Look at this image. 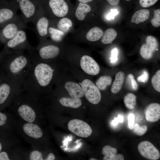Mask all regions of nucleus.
<instances>
[{
    "label": "nucleus",
    "mask_w": 160,
    "mask_h": 160,
    "mask_svg": "<svg viewBox=\"0 0 160 160\" xmlns=\"http://www.w3.org/2000/svg\"><path fill=\"white\" fill-rule=\"evenodd\" d=\"M28 52L32 59V64L21 91L41 100L42 95L50 86L55 69L52 65L38 57L35 47Z\"/></svg>",
    "instance_id": "f257e3e1"
},
{
    "label": "nucleus",
    "mask_w": 160,
    "mask_h": 160,
    "mask_svg": "<svg viewBox=\"0 0 160 160\" xmlns=\"http://www.w3.org/2000/svg\"><path fill=\"white\" fill-rule=\"evenodd\" d=\"M9 107V112L17 119L41 126L43 109L39 99L21 91Z\"/></svg>",
    "instance_id": "f03ea898"
},
{
    "label": "nucleus",
    "mask_w": 160,
    "mask_h": 160,
    "mask_svg": "<svg viewBox=\"0 0 160 160\" xmlns=\"http://www.w3.org/2000/svg\"><path fill=\"white\" fill-rule=\"evenodd\" d=\"M32 63L31 57L28 54L19 52L7 54L3 63L7 75L14 80L21 89Z\"/></svg>",
    "instance_id": "7ed1b4c3"
},
{
    "label": "nucleus",
    "mask_w": 160,
    "mask_h": 160,
    "mask_svg": "<svg viewBox=\"0 0 160 160\" xmlns=\"http://www.w3.org/2000/svg\"><path fill=\"white\" fill-rule=\"evenodd\" d=\"M15 128L16 133L30 144L31 147L42 150L44 145L45 135L40 125L16 118Z\"/></svg>",
    "instance_id": "20e7f679"
},
{
    "label": "nucleus",
    "mask_w": 160,
    "mask_h": 160,
    "mask_svg": "<svg viewBox=\"0 0 160 160\" xmlns=\"http://www.w3.org/2000/svg\"><path fill=\"white\" fill-rule=\"evenodd\" d=\"M21 91L17 82L6 74L0 86V111L9 107Z\"/></svg>",
    "instance_id": "39448f33"
},
{
    "label": "nucleus",
    "mask_w": 160,
    "mask_h": 160,
    "mask_svg": "<svg viewBox=\"0 0 160 160\" xmlns=\"http://www.w3.org/2000/svg\"><path fill=\"white\" fill-rule=\"evenodd\" d=\"M33 48L28 41L24 29H22L14 37L6 42L5 53L8 54L14 52H24L25 50L28 51Z\"/></svg>",
    "instance_id": "423d86ee"
},
{
    "label": "nucleus",
    "mask_w": 160,
    "mask_h": 160,
    "mask_svg": "<svg viewBox=\"0 0 160 160\" xmlns=\"http://www.w3.org/2000/svg\"><path fill=\"white\" fill-rule=\"evenodd\" d=\"M44 11L52 19L63 17L68 12V7L64 0H41Z\"/></svg>",
    "instance_id": "0eeeda50"
},
{
    "label": "nucleus",
    "mask_w": 160,
    "mask_h": 160,
    "mask_svg": "<svg viewBox=\"0 0 160 160\" xmlns=\"http://www.w3.org/2000/svg\"><path fill=\"white\" fill-rule=\"evenodd\" d=\"M29 28L21 15H16L5 24L0 33L1 38L7 42L14 37L20 30Z\"/></svg>",
    "instance_id": "6e6552de"
},
{
    "label": "nucleus",
    "mask_w": 160,
    "mask_h": 160,
    "mask_svg": "<svg viewBox=\"0 0 160 160\" xmlns=\"http://www.w3.org/2000/svg\"><path fill=\"white\" fill-rule=\"evenodd\" d=\"M25 22H31L42 5L41 0H15Z\"/></svg>",
    "instance_id": "1a4fd4ad"
},
{
    "label": "nucleus",
    "mask_w": 160,
    "mask_h": 160,
    "mask_svg": "<svg viewBox=\"0 0 160 160\" xmlns=\"http://www.w3.org/2000/svg\"><path fill=\"white\" fill-rule=\"evenodd\" d=\"M35 48L38 57L44 61L55 59L60 52V49L58 46L52 43L47 42L45 40L40 41Z\"/></svg>",
    "instance_id": "9d476101"
},
{
    "label": "nucleus",
    "mask_w": 160,
    "mask_h": 160,
    "mask_svg": "<svg viewBox=\"0 0 160 160\" xmlns=\"http://www.w3.org/2000/svg\"><path fill=\"white\" fill-rule=\"evenodd\" d=\"M46 15L42 5L36 16L31 22L34 26L36 33L40 41L45 40L49 35L48 29L50 20Z\"/></svg>",
    "instance_id": "9b49d317"
},
{
    "label": "nucleus",
    "mask_w": 160,
    "mask_h": 160,
    "mask_svg": "<svg viewBox=\"0 0 160 160\" xmlns=\"http://www.w3.org/2000/svg\"><path fill=\"white\" fill-rule=\"evenodd\" d=\"M16 119L15 116L10 113L0 111V134L6 137H16Z\"/></svg>",
    "instance_id": "f8f14e48"
},
{
    "label": "nucleus",
    "mask_w": 160,
    "mask_h": 160,
    "mask_svg": "<svg viewBox=\"0 0 160 160\" xmlns=\"http://www.w3.org/2000/svg\"><path fill=\"white\" fill-rule=\"evenodd\" d=\"M81 87L84 95L91 103L97 104L100 102L101 96L99 89L90 80L84 79L81 83Z\"/></svg>",
    "instance_id": "ddd939ff"
},
{
    "label": "nucleus",
    "mask_w": 160,
    "mask_h": 160,
    "mask_svg": "<svg viewBox=\"0 0 160 160\" xmlns=\"http://www.w3.org/2000/svg\"><path fill=\"white\" fill-rule=\"evenodd\" d=\"M69 130L76 135L86 138L92 134V130L90 126L85 122L79 119L70 121L68 124Z\"/></svg>",
    "instance_id": "4468645a"
},
{
    "label": "nucleus",
    "mask_w": 160,
    "mask_h": 160,
    "mask_svg": "<svg viewBox=\"0 0 160 160\" xmlns=\"http://www.w3.org/2000/svg\"><path fill=\"white\" fill-rule=\"evenodd\" d=\"M140 154L143 157L151 160H157L160 157L158 149L151 142L144 141L140 142L138 146Z\"/></svg>",
    "instance_id": "2eb2a0df"
},
{
    "label": "nucleus",
    "mask_w": 160,
    "mask_h": 160,
    "mask_svg": "<svg viewBox=\"0 0 160 160\" xmlns=\"http://www.w3.org/2000/svg\"><path fill=\"white\" fill-rule=\"evenodd\" d=\"M19 9L15 0H11L5 7L0 8V25L6 24L12 19Z\"/></svg>",
    "instance_id": "dca6fc26"
},
{
    "label": "nucleus",
    "mask_w": 160,
    "mask_h": 160,
    "mask_svg": "<svg viewBox=\"0 0 160 160\" xmlns=\"http://www.w3.org/2000/svg\"><path fill=\"white\" fill-rule=\"evenodd\" d=\"M158 43L156 39L152 36L147 37L146 43L141 46L140 50V54L142 57L145 59L151 58L154 52L156 50H158Z\"/></svg>",
    "instance_id": "f3484780"
},
{
    "label": "nucleus",
    "mask_w": 160,
    "mask_h": 160,
    "mask_svg": "<svg viewBox=\"0 0 160 160\" xmlns=\"http://www.w3.org/2000/svg\"><path fill=\"white\" fill-rule=\"evenodd\" d=\"M80 65L81 69L86 73L90 75H95L99 72V65L92 57L84 55L81 58Z\"/></svg>",
    "instance_id": "a211bd4d"
},
{
    "label": "nucleus",
    "mask_w": 160,
    "mask_h": 160,
    "mask_svg": "<svg viewBox=\"0 0 160 160\" xmlns=\"http://www.w3.org/2000/svg\"><path fill=\"white\" fill-rule=\"evenodd\" d=\"M146 120L150 122L157 121L160 119V105L156 103L150 104L145 110Z\"/></svg>",
    "instance_id": "6ab92c4d"
},
{
    "label": "nucleus",
    "mask_w": 160,
    "mask_h": 160,
    "mask_svg": "<svg viewBox=\"0 0 160 160\" xmlns=\"http://www.w3.org/2000/svg\"><path fill=\"white\" fill-rule=\"evenodd\" d=\"M20 152L23 160H43L45 159L42 150L31 147L30 149L21 148Z\"/></svg>",
    "instance_id": "aec40b11"
},
{
    "label": "nucleus",
    "mask_w": 160,
    "mask_h": 160,
    "mask_svg": "<svg viewBox=\"0 0 160 160\" xmlns=\"http://www.w3.org/2000/svg\"><path fill=\"white\" fill-rule=\"evenodd\" d=\"M21 148L18 146L1 151L0 152V160H23L20 152Z\"/></svg>",
    "instance_id": "412c9836"
},
{
    "label": "nucleus",
    "mask_w": 160,
    "mask_h": 160,
    "mask_svg": "<svg viewBox=\"0 0 160 160\" xmlns=\"http://www.w3.org/2000/svg\"><path fill=\"white\" fill-rule=\"evenodd\" d=\"M65 88L71 97L80 98L84 95L81 86L77 83L68 81L65 84Z\"/></svg>",
    "instance_id": "4be33fe9"
},
{
    "label": "nucleus",
    "mask_w": 160,
    "mask_h": 160,
    "mask_svg": "<svg viewBox=\"0 0 160 160\" xmlns=\"http://www.w3.org/2000/svg\"><path fill=\"white\" fill-rule=\"evenodd\" d=\"M20 143L16 137L7 138L0 134V152L5 149L19 146Z\"/></svg>",
    "instance_id": "5701e85b"
},
{
    "label": "nucleus",
    "mask_w": 160,
    "mask_h": 160,
    "mask_svg": "<svg viewBox=\"0 0 160 160\" xmlns=\"http://www.w3.org/2000/svg\"><path fill=\"white\" fill-rule=\"evenodd\" d=\"M150 11L147 9H143L135 12L132 16L130 22L139 24L147 20L149 18Z\"/></svg>",
    "instance_id": "b1692460"
},
{
    "label": "nucleus",
    "mask_w": 160,
    "mask_h": 160,
    "mask_svg": "<svg viewBox=\"0 0 160 160\" xmlns=\"http://www.w3.org/2000/svg\"><path fill=\"white\" fill-rule=\"evenodd\" d=\"M125 74L123 72L120 71L116 73L111 88V91L112 93L116 94L121 90Z\"/></svg>",
    "instance_id": "393cba45"
},
{
    "label": "nucleus",
    "mask_w": 160,
    "mask_h": 160,
    "mask_svg": "<svg viewBox=\"0 0 160 160\" xmlns=\"http://www.w3.org/2000/svg\"><path fill=\"white\" fill-rule=\"evenodd\" d=\"M59 102L64 106L75 108H79L82 104L80 98L72 97H62L60 99Z\"/></svg>",
    "instance_id": "a878e982"
},
{
    "label": "nucleus",
    "mask_w": 160,
    "mask_h": 160,
    "mask_svg": "<svg viewBox=\"0 0 160 160\" xmlns=\"http://www.w3.org/2000/svg\"><path fill=\"white\" fill-rule=\"evenodd\" d=\"M91 10V7L87 4L80 2L76 9V17L78 20H83L85 19L87 14Z\"/></svg>",
    "instance_id": "bb28decb"
},
{
    "label": "nucleus",
    "mask_w": 160,
    "mask_h": 160,
    "mask_svg": "<svg viewBox=\"0 0 160 160\" xmlns=\"http://www.w3.org/2000/svg\"><path fill=\"white\" fill-rule=\"evenodd\" d=\"M102 30L98 27H94L90 29L86 35V38L90 41H95L100 39L103 34Z\"/></svg>",
    "instance_id": "cd10ccee"
},
{
    "label": "nucleus",
    "mask_w": 160,
    "mask_h": 160,
    "mask_svg": "<svg viewBox=\"0 0 160 160\" xmlns=\"http://www.w3.org/2000/svg\"><path fill=\"white\" fill-rule=\"evenodd\" d=\"M117 36V32L114 29L108 28L103 33L101 37V42L103 44H109L115 39Z\"/></svg>",
    "instance_id": "c85d7f7f"
},
{
    "label": "nucleus",
    "mask_w": 160,
    "mask_h": 160,
    "mask_svg": "<svg viewBox=\"0 0 160 160\" xmlns=\"http://www.w3.org/2000/svg\"><path fill=\"white\" fill-rule=\"evenodd\" d=\"M117 153V150L110 145H106L103 147L102 154L104 156L103 160H114Z\"/></svg>",
    "instance_id": "c756f323"
},
{
    "label": "nucleus",
    "mask_w": 160,
    "mask_h": 160,
    "mask_svg": "<svg viewBox=\"0 0 160 160\" xmlns=\"http://www.w3.org/2000/svg\"><path fill=\"white\" fill-rule=\"evenodd\" d=\"M48 32L52 40L56 42L60 41L64 34L63 32L50 25Z\"/></svg>",
    "instance_id": "7c9ffc66"
},
{
    "label": "nucleus",
    "mask_w": 160,
    "mask_h": 160,
    "mask_svg": "<svg viewBox=\"0 0 160 160\" xmlns=\"http://www.w3.org/2000/svg\"><path fill=\"white\" fill-rule=\"evenodd\" d=\"M112 81V78L110 76H102L97 80L96 85L99 90H104L108 86L111 85Z\"/></svg>",
    "instance_id": "2f4dec72"
},
{
    "label": "nucleus",
    "mask_w": 160,
    "mask_h": 160,
    "mask_svg": "<svg viewBox=\"0 0 160 160\" xmlns=\"http://www.w3.org/2000/svg\"><path fill=\"white\" fill-rule=\"evenodd\" d=\"M72 25V22L70 19L67 17H63L57 22V28L63 32H66Z\"/></svg>",
    "instance_id": "473e14b6"
},
{
    "label": "nucleus",
    "mask_w": 160,
    "mask_h": 160,
    "mask_svg": "<svg viewBox=\"0 0 160 160\" xmlns=\"http://www.w3.org/2000/svg\"><path fill=\"white\" fill-rule=\"evenodd\" d=\"M136 97L133 94L129 93L127 94L124 98V101L125 106L129 109H133L136 104Z\"/></svg>",
    "instance_id": "72a5a7b5"
},
{
    "label": "nucleus",
    "mask_w": 160,
    "mask_h": 160,
    "mask_svg": "<svg viewBox=\"0 0 160 160\" xmlns=\"http://www.w3.org/2000/svg\"><path fill=\"white\" fill-rule=\"evenodd\" d=\"M152 85L157 91L160 92V70H158L153 76L151 80Z\"/></svg>",
    "instance_id": "f704fd0d"
},
{
    "label": "nucleus",
    "mask_w": 160,
    "mask_h": 160,
    "mask_svg": "<svg viewBox=\"0 0 160 160\" xmlns=\"http://www.w3.org/2000/svg\"><path fill=\"white\" fill-rule=\"evenodd\" d=\"M151 23L154 27H157L160 25V9L154 10V16L151 20Z\"/></svg>",
    "instance_id": "c9c22d12"
},
{
    "label": "nucleus",
    "mask_w": 160,
    "mask_h": 160,
    "mask_svg": "<svg viewBox=\"0 0 160 160\" xmlns=\"http://www.w3.org/2000/svg\"><path fill=\"white\" fill-rule=\"evenodd\" d=\"M133 131L135 133L139 136H142L146 132L147 128L146 126L144 125L140 126L137 123L134 125Z\"/></svg>",
    "instance_id": "e433bc0d"
},
{
    "label": "nucleus",
    "mask_w": 160,
    "mask_h": 160,
    "mask_svg": "<svg viewBox=\"0 0 160 160\" xmlns=\"http://www.w3.org/2000/svg\"><path fill=\"white\" fill-rule=\"evenodd\" d=\"M158 0H139L140 5L143 7H148L155 4Z\"/></svg>",
    "instance_id": "4c0bfd02"
},
{
    "label": "nucleus",
    "mask_w": 160,
    "mask_h": 160,
    "mask_svg": "<svg viewBox=\"0 0 160 160\" xmlns=\"http://www.w3.org/2000/svg\"><path fill=\"white\" fill-rule=\"evenodd\" d=\"M148 78L149 74L148 72L146 71H144L143 74L138 76L137 79L139 82L145 83L148 81Z\"/></svg>",
    "instance_id": "58836bf2"
},
{
    "label": "nucleus",
    "mask_w": 160,
    "mask_h": 160,
    "mask_svg": "<svg viewBox=\"0 0 160 160\" xmlns=\"http://www.w3.org/2000/svg\"><path fill=\"white\" fill-rule=\"evenodd\" d=\"M128 126L130 129L133 128L135 121V116L133 114L130 113L128 116Z\"/></svg>",
    "instance_id": "ea45409f"
},
{
    "label": "nucleus",
    "mask_w": 160,
    "mask_h": 160,
    "mask_svg": "<svg viewBox=\"0 0 160 160\" xmlns=\"http://www.w3.org/2000/svg\"><path fill=\"white\" fill-rule=\"evenodd\" d=\"M118 55V50L117 49L115 48L111 51V57L110 58L111 63H114L116 62L117 60Z\"/></svg>",
    "instance_id": "a19ab883"
},
{
    "label": "nucleus",
    "mask_w": 160,
    "mask_h": 160,
    "mask_svg": "<svg viewBox=\"0 0 160 160\" xmlns=\"http://www.w3.org/2000/svg\"><path fill=\"white\" fill-rule=\"evenodd\" d=\"M128 77L131 81L132 88L133 90H136L138 88V84L135 80L133 75L132 74H129L128 75Z\"/></svg>",
    "instance_id": "79ce46f5"
},
{
    "label": "nucleus",
    "mask_w": 160,
    "mask_h": 160,
    "mask_svg": "<svg viewBox=\"0 0 160 160\" xmlns=\"http://www.w3.org/2000/svg\"><path fill=\"white\" fill-rule=\"evenodd\" d=\"M124 121L123 116L121 115H119L117 117L115 118V119L112 121V124L113 126L117 125L119 122L123 123Z\"/></svg>",
    "instance_id": "37998d69"
},
{
    "label": "nucleus",
    "mask_w": 160,
    "mask_h": 160,
    "mask_svg": "<svg viewBox=\"0 0 160 160\" xmlns=\"http://www.w3.org/2000/svg\"><path fill=\"white\" fill-rule=\"evenodd\" d=\"M118 14V11L116 9H111L110 12L108 15L107 19L108 20L111 19H113L114 17Z\"/></svg>",
    "instance_id": "c03bdc74"
},
{
    "label": "nucleus",
    "mask_w": 160,
    "mask_h": 160,
    "mask_svg": "<svg viewBox=\"0 0 160 160\" xmlns=\"http://www.w3.org/2000/svg\"><path fill=\"white\" fill-rule=\"evenodd\" d=\"M56 157L55 154L52 152H50L47 155L45 159V160H54L55 159Z\"/></svg>",
    "instance_id": "a18cd8bd"
},
{
    "label": "nucleus",
    "mask_w": 160,
    "mask_h": 160,
    "mask_svg": "<svg viewBox=\"0 0 160 160\" xmlns=\"http://www.w3.org/2000/svg\"><path fill=\"white\" fill-rule=\"evenodd\" d=\"M111 5L113 6H116L119 2L120 0H106Z\"/></svg>",
    "instance_id": "49530a36"
},
{
    "label": "nucleus",
    "mask_w": 160,
    "mask_h": 160,
    "mask_svg": "<svg viewBox=\"0 0 160 160\" xmlns=\"http://www.w3.org/2000/svg\"><path fill=\"white\" fill-rule=\"evenodd\" d=\"M124 158L123 156L121 154H116L114 160H124Z\"/></svg>",
    "instance_id": "de8ad7c7"
},
{
    "label": "nucleus",
    "mask_w": 160,
    "mask_h": 160,
    "mask_svg": "<svg viewBox=\"0 0 160 160\" xmlns=\"http://www.w3.org/2000/svg\"><path fill=\"white\" fill-rule=\"evenodd\" d=\"M6 76V74L4 75L2 72L0 73V86Z\"/></svg>",
    "instance_id": "09e8293b"
},
{
    "label": "nucleus",
    "mask_w": 160,
    "mask_h": 160,
    "mask_svg": "<svg viewBox=\"0 0 160 160\" xmlns=\"http://www.w3.org/2000/svg\"><path fill=\"white\" fill-rule=\"evenodd\" d=\"M80 2L86 3L91 1L93 0H78Z\"/></svg>",
    "instance_id": "8fccbe9b"
},
{
    "label": "nucleus",
    "mask_w": 160,
    "mask_h": 160,
    "mask_svg": "<svg viewBox=\"0 0 160 160\" xmlns=\"http://www.w3.org/2000/svg\"><path fill=\"white\" fill-rule=\"evenodd\" d=\"M89 160H97V159L94 158H91L89 159Z\"/></svg>",
    "instance_id": "3c124183"
},
{
    "label": "nucleus",
    "mask_w": 160,
    "mask_h": 160,
    "mask_svg": "<svg viewBox=\"0 0 160 160\" xmlns=\"http://www.w3.org/2000/svg\"><path fill=\"white\" fill-rule=\"evenodd\" d=\"M126 0V1H130L131 0Z\"/></svg>",
    "instance_id": "603ef678"
}]
</instances>
